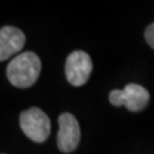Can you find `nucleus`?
<instances>
[{"mask_svg": "<svg viewBox=\"0 0 154 154\" xmlns=\"http://www.w3.org/2000/svg\"><path fill=\"white\" fill-rule=\"evenodd\" d=\"M57 147L63 153H71L80 142V126L75 116L71 113H62L58 118Z\"/></svg>", "mask_w": 154, "mask_h": 154, "instance_id": "obj_5", "label": "nucleus"}, {"mask_svg": "<svg viewBox=\"0 0 154 154\" xmlns=\"http://www.w3.org/2000/svg\"><path fill=\"white\" fill-rule=\"evenodd\" d=\"M25 45V35L15 26H4L0 30V61H6L17 54Z\"/></svg>", "mask_w": 154, "mask_h": 154, "instance_id": "obj_6", "label": "nucleus"}, {"mask_svg": "<svg viewBox=\"0 0 154 154\" xmlns=\"http://www.w3.org/2000/svg\"><path fill=\"white\" fill-rule=\"evenodd\" d=\"M93 71L90 56L82 50H74L67 56L65 63V74L67 81L74 87H80L88 81Z\"/></svg>", "mask_w": 154, "mask_h": 154, "instance_id": "obj_4", "label": "nucleus"}, {"mask_svg": "<svg viewBox=\"0 0 154 154\" xmlns=\"http://www.w3.org/2000/svg\"><path fill=\"white\" fill-rule=\"evenodd\" d=\"M20 126L23 132L35 143H44L50 134V120L39 107L24 111L20 116Z\"/></svg>", "mask_w": 154, "mask_h": 154, "instance_id": "obj_2", "label": "nucleus"}, {"mask_svg": "<svg viewBox=\"0 0 154 154\" xmlns=\"http://www.w3.org/2000/svg\"><path fill=\"white\" fill-rule=\"evenodd\" d=\"M145 39L147 44L154 49V23L147 26V29L145 30Z\"/></svg>", "mask_w": 154, "mask_h": 154, "instance_id": "obj_7", "label": "nucleus"}, {"mask_svg": "<svg viewBox=\"0 0 154 154\" xmlns=\"http://www.w3.org/2000/svg\"><path fill=\"white\" fill-rule=\"evenodd\" d=\"M41 61L37 54L25 51L11 60L7 66V78L17 88H28L38 80Z\"/></svg>", "mask_w": 154, "mask_h": 154, "instance_id": "obj_1", "label": "nucleus"}, {"mask_svg": "<svg viewBox=\"0 0 154 154\" xmlns=\"http://www.w3.org/2000/svg\"><path fill=\"white\" fill-rule=\"evenodd\" d=\"M109 97L112 105L126 106L129 111L137 112L149 104V93L139 85L129 83L123 89L112 90Z\"/></svg>", "mask_w": 154, "mask_h": 154, "instance_id": "obj_3", "label": "nucleus"}]
</instances>
